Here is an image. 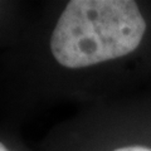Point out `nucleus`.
<instances>
[{
    "instance_id": "nucleus-1",
    "label": "nucleus",
    "mask_w": 151,
    "mask_h": 151,
    "mask_svg": "<svg viewBox=\"0 0 151 151\" xmlns=\"http://www.w3.org/2000/svg\"><path fill=\"white\" fill-rule=\"evenodd\" d=\"M146 22L131 0H72L50 38L59 64L84 68L121 58L140 45Z\"/></svg>"
},
{
    "instance_id": "nucleus-2",
    "label": "nucleus",
    "mask_w": 151,
    "mask_h": 151,
    "mask_svg": "<svg viewBox=\"0 0 151 151\" xmlns=\"http://www.w3.org/2000/svg\"><path fill=\"white\" fill-rule=\"evenodd\" d=\"M113 151H151V149L145 147V146H125V147H120Z\"/></svg>"
},
{
    "instance_id": "nucleus-3",
    "label": "nucleus",
    "mask_w": 151,
    "mask_h": 151,
    "mask_svg": "<svg viewBox=\"0 0 151 151\" xmlns=\"http://www.w3.org/2000/svg\"><path fill=\"white\" fill-rule=\"evenodd\" d=\"M0 151H9V150H8L6 147H5V145L0 142Z\"/></svg>"
}]
</instances>
